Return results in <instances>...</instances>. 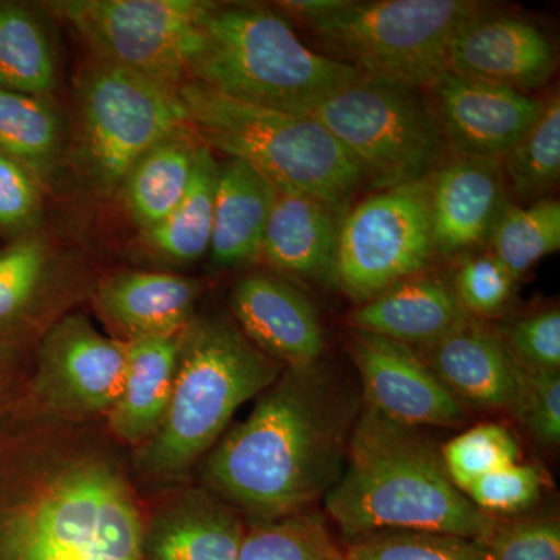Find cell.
Returning a JSON list of instances; mask_svg holds the SVG:
<instances>
[{
	"label": "cell",
	"instance_id": "cell-1",
	"mask_svg": "<svg viewBox=\"0 0 560 560\" xmlns=\"http://www.w3.org/2000/svg\"><path fill=\"white\" fill-rule=\"evenodd\" d=\"M147 497L105 420L0 419V560H142Z\"/></svg>",
	"mask_w": 560,
	"mask_h": 560
},
{
	"label": "cell",
	"instance_id": "cell-2",
	"mask_svg": "<svg viewBox=\"0 0 560 560\" xmlns=\"http://www.w3.org/2000/svg\"><path fill=\"white\" fill-rule=\"evenodd\" d=\"M360 408L319 363L285 368L198 466V485L249 522L308 511L345 467Z\"/></svg>",
	"mask_w": 560,
	"mask_h": 560
},
{
	"label": "cell",
	"instance_id": "cell-3",
	"mask_svg": "<svg viewBox=\"0 0 560 560\" xmlns=\"http://www.w3.org/2000/svg\"><path fill=\"white\" fill-rule=\"evenodd\" d=\"M324 510L349 540L383 530H430L485 544L497 526L456 488L441 453L416 427L368 405Z\"/></svg>",
	"mask_w": 560,
	"mask_h": 560
},
{
	"label": "cell",
	"instance_id": "cell-4",
	"mask_svg": "<svg viewBox=\"0 0 560 560\" xmlns=\"http://www.w3.org/2000/svg\"><path fill=\"white\" fill-rule=\"evenodd\" d=\"M285 368L257 349L224 313H195L179 337L167 412L145 444L131 451L143 495L187 485L246 401Z\"/></svg>",
	"mask_w": 560,
	"mask_h": 560
},
{
	"label": "cell",
	"instance_id": "cell-5",
	"mask_svg": "<svg viewBox=\"0 0 560 560\" xmlns=\"http://www.w3.org/2000/svg\"><path fill=\"white\" fill-rule=\"evenodd\" d=\"M363 80L359 70L302 43L276 11L217 3L190 79L232 101L294 114Z\"/></svg>",
	"mask_w": 560,
	"mask_h": 560
},
{
	"label": "cell",
	"instance_id": "cell-6",
	"mask_svg": "<svg viewBox=\"0 0 560 560\" xmlns=\"http://www.w3.org/2000/svg\"><path fill=\"white\" fill-rule=\"evenodd\" d=\"M179 95L201 143L246 162L276 190L346 209L366 186L359 164L312 117L232 101L197 81L180 86Z\"/></svg>",
	"mask_w": 560,
	"mask_h": 560
},
{
	"label": "cell",
	"instance_id": "cell-7",
	"mask_svg": "<svg viewBox=\"0 0 560 560\" xmlns=\"http://www.w3.org/2000/svg\"><path fill=\"white\" fill-rule=\"evenodd\" d=\"M486 7L475 0H342L338 9L305 24L319 54L368 80L429 91L448 72L456 31Z\"/></svg>",
	"mask_w": 560,
	"mask_h": 560
},
{
	"label": "cell",
	"instance_id": "cell-8",
	"mask_svg": "<svg viewBox=\"0 0 560 560\" xmlns=\"http://www.w3.org/2000/svg\"><path fill=\"white\" fill-rule=\"evenodd\" d=\"M179 90L92 57L77 90V167L91 194L109 198L161 140L189 128Z\"/></svg>",
	"mask_w": 560,
	"mask_h": 560
},
{
	"label": "cell",
	"instance_id": "cell-9",
	"mask_svg": "<svg viewBox=\"0 0 560 560\" xmlns=\"http://www.w3.org/2000/svg\"><path fill=\"white\" fill-rule=\"evenodd\" d=\"M420 91L363 80L324 98L304 116L319 121L359 164L366 186L393 189L430 179L447 153Z\"/></svg>",
	"mask_w": 560,
	"mask_h": 560
},
{
	"label": "cell",
	"instance_id": "cell-10",
	"mask_svg": "<svg viewBox=\"0 0 560 560\" xmlns=\"http://www.w3.org/2000/svg\"><path fill=\"white\" fill-rule=\"evenodd\" d=\"M215 3L200 0H66L51 10L69 22L97 60L179 90L205 43Z\"/></svg>",
	"mask_w": 560,
	"mask_h": 560
},
{
	"label": "cell",
	"instance_id": "cell-11",
	"mask_svg": "<svg viewBox=\"0 0 560 560\" xmlns=\"http://www.w3.org/2000/svg\"><path fill=\"white\" fill-rule=\"evenodd\" d=\"M433 254L430 179L378 190L342 217L335 282L363 304L425 270Z\"/></svg>",
	"mask_w": 560,
	"mask_h": 560
},
{
	"label": "cell",
	"instance_id": "cell-12",
	"mask_svg": "<svg viewBox=\"0 0 560 560\" xmlns=\"http://www.w3.org/2000/svg\"><path fill=\"white\" fill-rule=\"evenodd\" d=\"M127 342L102 334L83 313H66L40 335L21 400L70 422L105 420L119 397Z\"/></svg>",
	"mask_w": 560,
	"mask_h": 560
},
{
	"label": "cell",
	"instance_id": "cell-13",
	"mask_svg": "<svg viewBox=\"0 0 560 560\" xmlns=\"http://www.w3.org/2000/svg\"><path fill=\"white\" fill-rule=\"evenodd\" d=\"M350 353L360 372L368 407L410 427H458L463 401L410 346L368 331H353Z\"/></svg>",
	"mask_w": 560,
	"mask_h": 560
},
{
	"label": "cell",
	"instance_id": "cell-14",
	"mask_svg": "<svg viewBox=\"0 0 560 560\" xmlns=\"http://www.w3.org/2000/svg\"><path fill=\"white\" fill-rule=\"evenodd\" d=\"M429 92L434 119L459 156L503 161L539 119L545 101L528 92L445 72Z\"/></svg>",
	"mask_w": 560,
	"mask_h": 560
},
{
	"label": "cell",
	"instance_id": "cell-15",
	"mask_svg": "<svg viewBox=\"0 0 560 560\" xmlns=\"http://www.w3.org/2000/svg\"><path fill=\"white\" fill-rule=\"evenodd\" d=\"M555 68L550 39L537 25L489 7L464 22L448 46V72L515 91L540 88Z\"/></svg>",
	"mask_w": 560,
	"mask_h": 560
},
{
	"label": "cell",
	"instance_id": "cell-16",
	"mask_svg": "<svg viewBox=\"0 0 560 560\" xmlns=\"http://www.w3.org/2000/svg\"><path fill=\"white\" fill-rule=\"evenodd\" d=\"M145 497L142 560H238L246 526L228 501L190 482Z\"/></svg>",
	"mask_w": 560,
	"mask_h": 560
},
{
	"label": "cell",
	"instance_id": "cell-17",
	"mask_svg": "<svg viewBox=\"0 0 560 560\" xmlns=\"http://www.w3.org/2000/svg\"><path fill=\"white\" fill-rule=\"evenodd\" d=\"M80 294V280L43 235L14 238L0 249V345L38 341Z\"/></svg>",
	"mask_w": 560,
	"mask_h": 560
},
{
	"label": "cell",
	"instance_id": "cell-18",
	"mask_svg": "<svg viewBox=\"0 0 560 560\" xmlns=\"http://www.w3.org/2000/svg\"><path fill=\"white\" fill-rule=\"evenodd\" d=\"M231 318L257 349L283 368L319 363L326 349L318 312L291 283L249 272L232 287Z\"/></svg>",
	"mask_w": 560,
	"mask_h": 560
},
{
	"label": "cell",
	"instance_id": "cell-19",
	"mask_svg": "<svg viewBox=\"0 0 560 560\" xmlns=\"http://www.w3.org/2000/svg\"><path fill=\"white\" fill-rule=\"evenodd\" d=\"M503 164L459 156L442 162L430 178L434 250L455 256L489 241L506 209Z\"/></svg>",
	"mask_w": 560,
	"mask_h": 560
},
{
	"label": "cell",
	"instance_id": "cell-20",
	"mask_svg": "<svg viewBox=\"0 0 560 560\" xmlns=\"http://www.w3.org/2000/svg\"><path fill=\"white\" fill-rule=\"evenodd\" d=\"M205 285L167 271L113 272L95 283V312L121 342L176 335L197 313Z\"/></svg>",
	"mask_w": 560,
	"mask_h": 560
},
{
	"label": "cell",
	"instance_id": "cell-21",
	"mask_svg": "<svg viewBox=\"0 0 560 560\" xmlns=\"http://www.w3.org/2000/svg\"><path fill=\"white\" fill-rule=\"evenodd\" d=\"M430 349L427 364L460 401L489 408L514 407L525 371L500 334L469 316Z\"/></svg>",
	"mask_w": 560,
	"mask_h": 560
},
{
	"label": "cell",
	"instance_id": "cell-22",
	"mask_svg": "<svg viewBox=\"0 0 560 560\" xmlns=\"http://www.w3.org/2000/svg\"><path fill=\"white\" fill-rule=\"evenodd\" d=\"M345 213L318 198L276 190L260 257L290 278L335 280Z\"/></svg>",
	"mask_w": 560,
	"mask_h": 560
},
{
	"label": "cell",
	"instance_id": "cell-23",
	"mask_svg": "<svg viewBox=\"0 0 560 560\" xmlns=\"http://www.w3.org/2000/svg\"><path fill=\"white\" fill-rule=\"evenodd\" d=\"M467 318L452 283L418 275L360 304L350 313L349 324L405 346L430 348Z\"/></svg>",
	"mask_w": 560,
	"mask_h": 560
},
{
	"label": "cell",
	"instance_id": "cell-24",
	"mask_svg": "<svg viewBox=\"0 0 560 560\" xmlns=\"http://www.w3.org/2000/svg\"><path fill=\"white\" fill-rule=\"evenodd\" d=\"M179 334L127 342L124 385L105 418L110 436L135 451L160 429L173 393Z\"/></svg>",
	"mask_w": 560,
	"mask_h": 560
},
{
	"label": "cell",
	"instance_id": "cell-25",
	"mask_svg": "<svg viewBox=\"0 0 560 560\" xmlns=\"http://www.w3.org/2000/svg\"><path fill=\"white\" fill-rule=\"evenodd\" d=\"M276 189L250 165L234 158L219 162L209 256L220 270L260 257Z\"/></svg>",
	"mask_w": 560,
	"mask_h": 560
},
{
	"label": "cell",
	"instance_id": "cell-26",
	"mask_svg": "<svg viewBox=\"0 0 560 560\" xmlns=\"http://www.w3.org/2000/svg\"><path fill=\"white\" fill-rule=\"evenodd\" d=\"M201 142L184 128L147 151L121 180L119 194L140 232L160 224L183 200Z\"/></svg>",
	"mask_w": 560,
	"mask_h": 560
},
{
	"label": "cell",
	"instance_id": "cell-27",
	"mask_svg": "<svg viewBox=\"0 0 560 560\" xmlns=\"http://www.w3.org/2000/svg\"><path fill=\"white\" fill-rule=\"evenodd\" d=\"M219 161L201 143L189 189L175 209L156 226L140 232V246L162 265H190L209 254L212 241Z\"/></svg>",
	"mask_w": 560,
	"mask_h": 560
},
{
	"label": "cell",
	"instance_id": "cell-28",
	"mask_svg": "<svg viewBox=\"0 0 560 560\" xmlns=\"http://www.w3.org/2000/svg\"><path fill=\"white\" fill-rule=\"evenodd\" d=\"M0 153L50 183L62 156V124L50 97L0 88Z\"/></svg>",
	"mask_w": 560,
	"mask_h": 560
},
{
	"label": "cell",
	"instance_id": "cell-29",
	"mask_svg": "<svg viewBox=\"0 0 560 560\" xmlns=\"http://www.w3.org/2000/svg\"><path fill=\"white\" fill-rule=\"evenodd\" d=\"M57 57L39 18L16 2H0V88L50 97Z\"/></svg>",
	"mask_w": 560,
	"mask_h": 560
},
{
	"label": "cell",
	"instance_id": "cell-30",
	"mask_svg": "<svg viewBox=\"0 0 560 560\" xmlns=\"http://www.w3.org/2000/svg\"><path fill=\"white\" fill-rule=\"evenodd\" d=\"M489 241L493 256L521 279L537 261L560 248L559 201L544 198L526 208L506 206Z\"/></svg>",
	"mask_w": 560,
	"mask_h": 560
},
{
	"label": "cell",
	"instance_id": "cell-31",
	"mask_svg": "<svg viewBox=\"0 0 560 560\" xmlns=\"http://www.w3.org/2000/svg\"><path fill=\"white\" fill-rule=\"evenodd\" d=\"M512 194L522 201L544 200L560 179V98L545 101L539 119L501 161Z\"/></svg>",
	"mask_w": 560,
	"mask_h": 560
},
{
	"label": "cell",
	"instance_id": "cell-32",
	"mask_svg": "<svg viewBox=\"0 0 560 560\" xmlns=\"http://www.w3.org/2000/svg\"><path fill=\"white\" fill-rule=\"evenodd\" d=\"M238 560H346L323 514L308 510L267 522H249Z\"/></svg>",
	"mask_w": 560,
	"mask_h": 560
},
{
	"label": "cell",
	"instance_id": "cell-33",
	"mask_svg": "<svg viewBox=\"0 0 560 560\" xmlns=\"http://www.w3.org/2000/svg\"><path fill=\"white\" fill-rule=\"evenodd\" d=\"M349 541L346 560H489L482 541L430 530H383Z\"/></svg>",
	"mask_w": 560,
	"mask_h": 560
},
{
	"label": "cell",
	"instance_id": "cell-34",
	"mask_svg": "<svg viewBox=\"0 0 560 560\" xmlns=\"http://www.w3.org/2000/svg\"><path fill=\"white\" fill-rule=\"evenodd\" d=\"M441 455L448 477L466 492L490 471L518 463L521 442L508 427L481 423L448 441Z\"/></svg>",
	"mask_w": 560,
	"mask_h": 560
},
{
	"label": "cell",
	"instance_id": "cell-35",
	"mask_svg": "<svg viewBox=\"0 0 560 560\" xmlns=\"http://www.w3.org/2000/svg\"><path fill=\"white\" fill-rule=\"evenodd\" d=\"M43 184L27 168L0 153V234H35L43 219Z\"/></svg>",
	"mask_w": 560,
	"mask_h": 560
},
{
	"label": "cell",
	"instance_id": "cell-36",
	"mask_svg": "<svg viewBox=\"0 0 560 560\" xmlns=\"http://www.w3.org/2000/svg\"><path fill=\"white\" fill-rule=\"evenodd\" d=\"M541 486L544 475L539 467L514 463L485 475L464 493L486 514H514L539 499Z\"/></svg>",
	"mask_w": 560,
	"mask_h": 560
},
{
	"label": "cell",
	"instance_id": "cell-37",
	"mask_svg": "<svg viewBox=\"0 0 560 560\" xmlns=\"http://www.w3.org/2000/svg\"><path fill=\"white\" fill-rule=\"evenodd\" d=\"M517 279L493 254L463 261L455 291L467 315L493 316L506 307Z\"/></svg>",
	"mask_w": 560,
	"mask_h": 560
},
{
	"label": "cell",
	"instance_id": "cell-38",
	"mask_svg": "<svg viewBox=\"0 0 560 560\" xmlns=\"http://www.w3.org/2000/svg\"><path fill=\"white\" fill-rule=\"evenodd\" d=\"M500 337L523 371H559V308L514 320Z\"/></svg>",
	"mask_w": 560,
	"mask_h": 560
},
{
	"label": "cell",
	"instance_id": "cell-39",
	"mask_svg": "<svg viewBox=\"0 0 560 560\" xmlns=\"http://www.w3.org/2000/svg\"><path fill=\"white\" fill-rule=\"evenodd\" d=\"M511 410H514L517 419L539 444H559V371H525L521 396Z\"/></svg>",
	"mask_w": 560,
	"mask_h": 560
},
{
	"label": "cell",
	"instance_id": "cell-40",
	"mask_svg": "<svg viewBox=\"0 0 560 560\" xmlns=\"http://www.w3.org/2000/svg\"><path fill=\"white\" fill-rule=\"evenodd\" d=\"M485 545L489 560H560L559 522L534 518L497 525Z\"/></svg>",
	"mask_w": 560,
	"mask_h": 560
},
{
	"label": "cell",
	"instance_id": "cell-41",
	"mask_svg": "<svg viewBox=\"0 0 560 560\" xmlns=\"http://www.w3.org/2000/svg\"><path fill=\"white\" fill-rule=\"evenodd\" d=\"M25 346L0 345V419L20 399L27 383L32 359Z\"/></svg>",
	"mask_w": 560,
	"mask_h": 560
}]
</instances>
